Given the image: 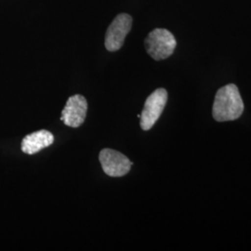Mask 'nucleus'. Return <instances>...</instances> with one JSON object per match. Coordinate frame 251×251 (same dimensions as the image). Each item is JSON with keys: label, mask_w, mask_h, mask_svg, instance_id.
I'll return each mask as SVG.
<instances>
[{"label": "nucleus", "mask_w": 251, "mask_h": 251, "mask_svg": "<svg viewBox=\"0 0 251 251\" xmlns=\"http://www.w3.org/2000/svg\"><path fill=\"white\" fill-rule=\"evenodd\" d=\"M168 101V92L165 89H157L146 99L141 114V127L143 130L151 129L161 116Z\"/></svg>", "instance_id": "7ed1b4c3"}, {"label": "nucleus", "mask_w": 251, "mask_h": 251, "mask_svg": "<svg viewBox=\"0 0 251 251\" xmlns=\"http://www.w3.org/2000/svg\"><path fill=\"white\" fill-rule=\"evenodd\" d=\"M99 160L104 173L110 177L125 176L133 165L123 153L112 149H102L100 152Z\"/></svg>", "instance_id": "39448f33"}, {"label": "nucleus", "mask_w": 251, "mask_h": 251, "mask_svg": "<svg viewBox=\"0 0 251 251\" xmlns=\"http://www.w3.org/2000/svg\"><path fill=\"white\" fill-rule=\"evenodd\" d=\"M132 26V18L126 13L118 14L108 27L105 35V48L109 51H117L124 44L126 36Z\"/></svg>", "instance_id": "20e7f679"}, {"label": "nucleus", "mask_w": 251, "mask_h": 251, "mask_svg": "<svg viewBox=\"0 0 251 251\" xmlns=\"http://www.w3.org/2000/svg\"><path fill=\"white\" fill-rule=\"evenodd\" d=\"M145 49L155 61H161L171 56L177 46L173 34L167 29L156 28L145 39Z\"/></svg>", "instance_id": "f03ea898"}, {"label": "nucleus", "mask_w": 251, "mask_h": 251, "mask_svg": "<svg viewBox=\"0 0 251 251\" xmlns=\"http://www.w3.org/2000/svg\"><path fill=\"white\" fill-rule=\"evenodd\" d=\"M88 102L85 97L75 94L70 97L62 112L61 120L71 127L80 126L87 117Z\"/></svg>", "instance_id": "423d86ee"}, {"label": "nucleus", "mask_w": 251, "mask_h": 251, "mask_svg": "<svg viewBox=\"0 0 251 251\" xmlns=\"http://www.w3.org/2000/svg\"><path fill=\"white\" fill-rule=\"evenodd\" d=\"M243 112L244 102L234 84H228L217 91L212 108V116L216 121H233L241 117Z\"/></svg>", "instance_id": "f257e3e1"}, {"label": "nucleus", "mask_w": 251, "mask_h": 251, "mask_svg": "<svg viewBox=\"0 0 251 251\" xmlns=\"http://www.w3.org/2000/svg\"><path fill=\"white\" fill-rule=\"evenodd\" d=\"M54 137L51 132L42 129L26 135L22 141V151L27 154L40 152L53 144Z\"/></svg>", "instance_id": "0eeeda50"}]
</instances>
